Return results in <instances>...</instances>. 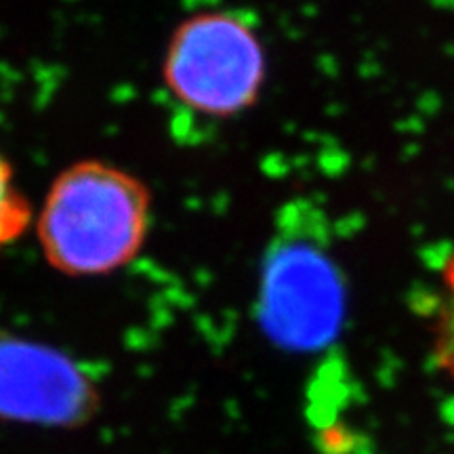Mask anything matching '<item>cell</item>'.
Instances as JSON below:
<instances>
[{"instance_id":"obj_1","label":"cell","mask_w":454,"mask_h":454,"mask_svg":"<svg viewBox=\"0 0 454 454\" xmlns=\"http://www.w3.org/2000/svg\"><path fill=\"white\" fill-rule=\"evenodd\" d=\"M152 204L148 185L116 164H70L53 179L34 217L43 257L70 278L114 274L141 253Z\"/></svg>"},{"instance_id":"obj_2","label":"cell","mask_w":454,"mask_h":454,"mask_svg":"<svg viewBox=\"0 0 454 454\" xmlns=\"http://www.w3.org/2000/svg\"><path fill=\"white\" fill-rule=\"evenodd\" d=\"M265 76L267 59L259 32L250 20L225 9L183 20L173 30L162 62L171 97L206 118H234L250 110Z\"/></svg>"},{"instance_id":"obj_3","label":"cell","mask_w":454,"mask_h":454,"mask_svg":"<svg viewBox=\"0 0 454 454\" xmlns=\"http://www.w3.org/2000/svg\"><path fill=\"white\" fill-rule=\"evenodd\" d=\"M343 282L334 259L309 219L288 208L263 257L257 318L282 343L318 341L341 307Z\"/></svg>"},{"instance_id":"obj_4","label":"cell","mask_w":454,"mask_h":454,"mask_svg":"<svg viewBox=\"0 0 454 454\" xmlns=\"http://www.w3.org/2000/svg\"><path fill=\"white\" fill-rule=\"evenodd\" d=\"M97 402L80 364L45 343L0 332V416L45 425L87 418Z\"/></svg>"},{"instance_id":"obj_5","label":"cell","mask_w":454,"mask_h":454,"mask_svg":"<svg viewBox=\"0 0 454 454\" xmlns=\"http://www.w3.org/2000/svg\"><path fill=\"white\" fill-rule=\"evenodd\" d=\"M34 223V211L15 181L13 166L0 152V253L17 242Z\"/></svg>"},{"instance_id":"obj_6","label":"cell","mask_w":454,"mask_h":454,"mask_svg":"<svg viewBox=\"0 0 454 454\" xmlns=\"http://www.w3.org/2000/svg\"><path fill=\"white\" fill-rule=\"evenodd\" d=\"M433 357L437 368L454 381V253L439 274V297L433 315Z\"/></svg>"}]
</instances>
